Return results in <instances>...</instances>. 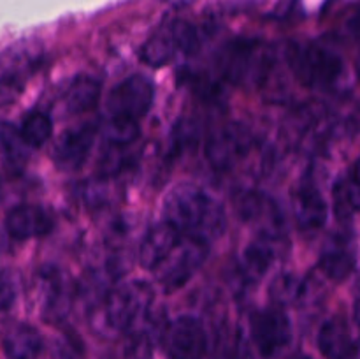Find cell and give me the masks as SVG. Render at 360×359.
I'll list each match as a JSON object with an SVG mask.
<instances>
[{"mask_svg":"<svg viewBox=\"0 0 360 359\" xmlns=\"http://www.w3.org/2000/svg\"><path fill=\"white\" fill-rule=\"evenodd\" d=\"M164 217L181 236L210 243L227 227L225 210L213 196L195 185H179L164 201Z\"/></svg>","mask_w":360,"mask_h":359,"instance_id":"cell-1","label":"cell"},{"mask_svg":"<svg viewBox=\"0 0 360 359\" xmlns=\"http://www.w3.org/2000/svg\"><path fill=\"white\" fill-rule=\"evenodd\" d=\"M285 56L294 76L309 88H334L345 74L343 58L319 42H288Z\"/></svg>","mask_w":360,"mask_h":359,"instance_id":"cell-2","label":"cell"},{"mask_svg":"<svg viewBox=\"0 0 360 359\" xmlns=\"http://www.w3.org/2000/svg\"><path fill=\"white\" fill-rule=\"evenodd\" d=\"M273 53L264 42L238 39L225 46L220 55V69L225 80L238 84L260 83L267 76Z\"/></svg>","mask_w":360,"mask_h":359,"instance_id":"cell-3","label":"cell"},{"mask_svg":"<svg viewBox=\"0 0 360 359\" xmlns=\"http://www.w3.org/2000/svg\"><path fill=\"white\" fill-rule=\"evenodd\" d=\"M199 46L195 28L186 21H172L155 32L141 49V60L151 67H162L178 53H192Z\"/></svg>","mask_w":360,"mask_h":359,"instance_id":"cell-4","label":"cell"},{"mask_svg":"<svg viewBox=\"0 0 360 359\" xmlns=\"http://www.w3.org/2000/svg\"><path fill=\"white\" fill-rule=\"evenodd\" d=\"M207 256V245L197 239L181 236L178 245L155 270L158 282L167 292L183 287L192 278Z\"/></svg>","mask_w":360,"mask_h":359,"instance_id":"cell-5","label":"cell"},{"mask_svg":"<svg viewBox=\"0 0 360 359\" xmlns=\"http://www.w3.org/2000/svg\"><path fill=\"white\" fill-rule=\"evenodd\" d=\"M153 299V291L146 282H129L109 294L105 303V320L109 327L123 331L132 326Z\"/></svg>","mask_w":360,"mask_h":359,"instance_id":"cell-6","label":"cell"},{"mask_svg":"<svg viewBox=\"0 0 360 359\" xmlns=\"http://www.w3.org/2000/svg\"><path fill=\"white\" fill-rule=\"evenodd\" d=\"M41 53L27 44H18L0 53V106L13 102L39 65Z\"/></svg>","mask_w":360,"mask_h":359,"instance_id":"cell-7","label":"cell"},{"mask_svg":"<svg viewBox=\"0 0 360 359\" xmlns=\"http://www.w3.org/2000/svg\"><path fill=\"white\" fill-rule=\"evenodd\" d=\"M155 88L146 76H130L120 84H116L109 94L108 113L109 118H130L139 120L148 113L153 104Z\"/></svg>","mask_w":360,"mask_h":359,"instance_id":"cell-8","label":"cell"},{"mask_svg":"<svg viewBox=\"0 0 360 359\" xmlns=\"http://www.w3.org/2000/svg\"><path fill=\"white\" fill-rule=\"evenodd\" d=\"M252 338L262 358H276L292 341L290 319L280 308L259 312L252 320Z\"/></svg>","mask_w":360,"mask_h":359,"instance_id":"cell-9","label":"cell"},{"mask_svg":"<svg viewBox=\"0 0 360 359\" xmlns=\"http://www.w3.org/2000/svg\"><path fill=\"white\" fill-rule=\"evenodd\" d=\"M165 348L172 359H202L206 352L202 324L190 315L172 320L165 331Z\"/></svg>","mask_w":360,"mask_h":359,"instance_id":"cell-10","label":"cell"},{"mask_svg":"<svg viewBox=\"0 0 360 359\" xmlns=\"http://www.w3.org/2000/svg\"><path fill=\"white\" fill-rule=\"evenodd\" d=\"M252 146V136L243 125H229L210 137L206 153L218 169L232 168Z\"/></svg>","mask_w":360,"mask_h":359,"instance_id":"cell-11","label":"cell"},{"mask_svg":"<svg viewBox=\"0 0 360 359\" xmlns=\"http://www.w3.org/2000/svg\"><path fill=\"white\" fill-rule=\"evenodd\" d=\"M94 139L95 129L90 123L65 130L53 148V160L60 169L76 171L86 162Z\"/></svg>","mask_w":360,"mask_h":359,"instance_id":"cell-12","label":"cell"},{"mask_svg":"<svg viewBox=\"0 0 360 359\" xmlns=\"http://www.w3.org/2000/svg\"><path fill=\"white\" fill-rule=\"evenodd\" d=\"M294 217L302 231H319L327 222V203L322 192L311 183H304L294 194Z\"/></svg>","mask_w":360,"mask_h":359,"instance_id":"cell-13","label":"cell"},{"mask_svg":"<svg viewBox=\"0 0 360 359\" xmlns=\"http://www.w3.org/2000/svg\"><path fill=\"white\" fill-rule=\"evenodd\" d=\"M53 218L41 206H16L7 213L6 229L13 238L30 239L51 231Z\"/></svg>","mask_w":360,"mask_h":359,"instance_id":"cell-14","label":"cell"},{"mask_svg":"<svg viewBox=\"0 0 360 359\" xmlns=\"http://www.w3.org/2000/svg\"><path fill=\"white\" fill-rule=\"evenodd\" d=\"M179 239H181V234L172 225H169L167 222L153 225L146 232L143 243H141L139 260L143 264V267H146L150 271L157 270L162 260L178 245Z\"/></svg>","mask_w":360,"mask_h":359,"instance_id":"cell-15","label":"cell"},{"mask_svg":"<svg viewBox=\"0 0 360 359\" xmlns=\"http://www.w3.org/2000/svg\"><path fill=\"white\" fill-rule=\"evenodd\" d=\"M239 211L246 222L260 225L266 232V238H276L280 234V229L283 225L280 210L276 204L267 196L259 192H248L239 203Z\"/></svg>","mask_w":360,"mask_h":359,"instance_id":"cell-16","label":"cell"},{"mask_svg":"<svg viewBox=\"0 0 360 359\" xmlns=\"http://www.w3.org/2000/svg\"><path fill=\"white\" fill-rule=\"evenodd\" d=\"M319 348L327 359H348L355 352L350 326L341 317L326 320L319 333Z\"/></svg>","mask_w":360,"mask_h":359,"instance_id":"cell-17","label":"cell"},{"mask_svg":"<svg viewBox=\"0 0 360 359\" xmlns=\"http://www.w3.org/2000/svg\"><path fill=\"white\" fill-rule=\"evenodd\" d=\"M274 257H276V248L271 243V238L255 239L246 246L241 259V273L246 280L257 282L269 271L273 266Z\"/></svg>","mask_w":360,"mask_h":359,"instance_id":"cell-18","label":"cell"},{"mask_svg":"<svg viewBox=\"0 0 360 359\" xmlns=\"http://www.w3.org/2000/svg\"><path fill=\"white\" fill-rule=\"evenodd\" d=\"M4 352L9 359H35L42 352V336L35 327L20 324L4 338Z\"/></svg>","mask_w":360,"mask_h":359,"instance_id":"cell-19","label":"cell"},{"mask_svg":"<svg viewBox=\"0 0 360 359\" xmlns=\"http://www.w3.org/2000/svg\"><path fill=\"white\" fill-rule=\"evenodd\" d=\"M320 267L330 280H347L355 270V252L348 243L333 241L320 257Z\"/></svg>","mask_w":360,"mask_h":359,"instance_id":"cell-20","label":"cell"},{"mask_svg":"<svg viewBox=\"0 0 360 359\" xmlns=\"http://www.w3.org/2000/svg\"><path fill=\"white\" fill-rule=\"evenodd\" d=\"M101 95V83L95 77L79 76L70 83L63 104L69 113H83L94 108Z\"/></svg>","mask_w":360,"mask_h":359,"instance_id":"cell-21","label":"cell"},{"mask_svg":"<svg viewBox=\"0 0 360 359\" xmlns=\"http://www.w3.org/2000/svg\"><path fill=\"white\" fill-rule=\"evenodd\" d=\"M53 132V123L48 115L44 113L34 111L23 120L21 123L20 134L23 137L25 143L32 148H39L51 137Z\"/></svg>","mask_w":360,"mask_h":359,"instance_id":"cell-22","label":"cell"},{"mask_svg":"<svg viewBox=\"0 0 360 359\" xmlns=\"http://www.w3.org/2000/svg\"><path fill=\"white\" fill-rule=\"evenodd\" d=\"M334 208L340 218L352 217L360 210V189L352 180H341L334 189Z\"/></svg>","mask_w":360,"mask_h":359,"instance_id":"cell-23","label":"cell"},{"mask_svg":"<svg viewBox=\"0 0 360 359\" xmlns=\"http://www.w3.org/2000/svg\"><path fill=\"white\" fill-rule=\"evenodd\" d=\"M139 136V123L130 118H109L105 125V139L111 146L125 148Z\"/></svg>","mask_w":360,"mask_h":359,"instance_id":"cell-24","label":"cell"},{"mask_svg":"<svg viewBox=\"0 0 360 359\" xmlns=\"http://www.w3.org/2000/svg\"><path fill=\"white\" fill-rule=\"evenodd\" d=\"M27 146L28 144L23 141L20 130L6 125V123H0V153L4 157L13 162L23 160Z\"/></svg>","mask_w":360,"mask_h":359,"instance_id":"cell-25","label":"cell"},{"mask_svg":"<svg viewBox=\"0 0 360 359\" xmlns=\"http://www.w3.org/2000/svg\"><path fill=\"white\" fill-rule=\"evenodd\" d=\"M299 294H301V284H299L297 278L288 273L276 277V280L271 285V296L281 305L294 301Z\"/></svg>","mask_w":360,"mask_h":359,"instance_id":"cell-26","label":"cell"},{"mask_svg":"<svg viewBox=\"0 0 360 359\" xmlns=\"http://www.w3.org/2000/svg\"><path fill=\"white\" fill-rule=\"evenodd\" d=\"M18 296L16 278L11 271H0V312L11 308Z\"/></svg>","mask_w":360,"mask_h":359,"instance_id":"cell-27","label":"cell"},{"mask_svg":"<svg viewBox=\"0 0 360 359\" xmlns=\"http://www.w3.org/2000/svg\"><path fill=\"white\" fill-rule=\"evenodd\" d=\"M192 139H195V132H193L192 125L190 123L181 122L176 127V132L172 134L171 139V151L172 153H181L185 150L186 143H192Z\"/></svg>","mask_w":360,"mask_h":359,"instance_id":"cell-28","label":"cell"},{"mask_svg":"<svg viewBox=\"0 0 360 359\" xmlns=\"http://www.w3.org/2000/svg\"><path fill=\"white\" fill-rule=\"evenodd\" d=\"M229 359H255L252 351V344L248 341V338L243 333H239L234 338L231 345V351H229Z\"/></svg>","mask_w":360,"mask_h":359,"instance_id":"cell-29","label":"cell"},{"mask_svg":"<svg viewBox=\"0 0 360 359\" xmlns=\"http://www.w3.org/2000/svg\"><path fill=\"white\" fill-rule=\"evenodd\" d=\"M345 27H347V32L352 35V37L360 39V6H357L354 11H352L347 23H345Z\"/></svg>","mask_w":360,"mask_h":359,"instance_id":"cell-30","label":"cell"},{"mask_svg":"<svg viewBox=\"0 0 360 359\" xmlns=\"http://www.w3.org/2000/svg\"><path fill=\"white\" fill-rule=\"evenodd\" d=\"M354 319H355V322H357V326L360 327V292L354 303Z\"/></svg>","mask_w":360,"mask_h":359,"instance_id":"cell-31","label":"cell"},{"mask_svg":"<svg viewBox=\"0 0 360 359\" xmlns=\"http://www.w3.org/2000/svg\"><path fill=\"white\" fill-rule=\"evenodd\" d=\"M354 182L357 183L359 189H360V158H359L357 165H355V171H354Z\"/></svg>","mask_w":360,"mask_h":359,"instance_id":"cell-32","label":"cell"},{"mask_svg":"<svg viewBox=\"0 0 360 359\" xmlns=\"http://www.w3.org/2000/svg\"><path fill=\"white\" fill-rule=\"evenodd\" d=\"M295 359H311V358H308V355H299V358H295Z\"/></svg>","mask_w":360,"mask_h":359,"instance_id":"cell-33","label":"cell"}]
</instances>
